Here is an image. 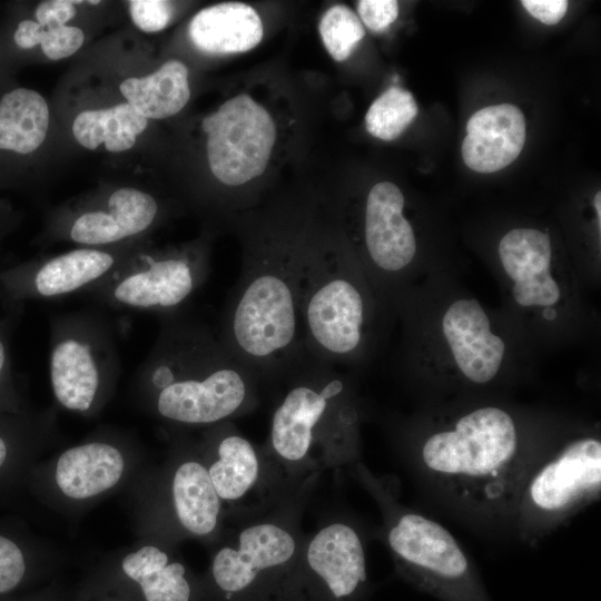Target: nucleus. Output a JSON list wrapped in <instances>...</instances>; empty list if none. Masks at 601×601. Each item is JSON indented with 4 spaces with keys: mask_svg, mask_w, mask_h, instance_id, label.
Returning <instances> with one entry per match:
<instances>
[{
    "mask_svg": "<svg viewBox=\"0 0 601 601\" xmlns=\"http://www.w3.org/2000/svg\"><path fill=\"white\" fill-rule=\"evenodd\" d=\"M275 384L282 390L260 449L272 494L280 500L325 471L359 462V414L346 378L308 354Z\"/></svg>",
    "mask_w": 601,
    "mask_h": 601,
    "instance_id": "nucleus-1",
    "label": "nucleus"
},
{
    "mask_svg": "<svg viewBox=\"0 0 601 601\" xmlns=\"http://www.w3.org/2000/svg\"><path fill=\"white\" fill-rule=\"evenodd\" d=\"M534 459L510 413L483 406L428 434L412 461L455 511L497 526L512 523L519 489Z\"/></svg>",
    "mask_w": 601,
    "mask_h": 601,
    "instance_id": "nucleus-2",
    "label": "nucleus"
},
{
    "mask_svg": "<svg viewBox=\"0 0 601 601\" xmlns=\"http://www.w3.org/2000/svg\"><path fill=\"white\" fill-rule=\"evenodd\" d=\"M307 242L290 230L255 238L221 314L217 336L262 383L275 384L306 355L298 295Z\"/></svg>",
    "mask_w": 601,
    "mask_h": 601,
    "instance_id": "nucleus-3",
    "label": "nucleus"
},
{
    "mask_svg": "<svg viewBox=\"0 0 601 601\" xmlns=\"http://www.w3.org/2000/svg\"><path fill=\"white\" fill-rule=\"evenodd\" d=\"M142 375L165 420L213 426L259 403L260 380L206 325L167 315Z\"/></svg>",
    "mask_w": 601,
    "mask_h": 601,
    "instance_id": "nucleus-4",
    "label": "nucleus"
},
{
    "mask_svg": "<svg viewBox=\"0 0 601 601\" xmlns=\"http://www.w3.org/2000/svg\"><path fill=\"white\" fill-rule=\"evenodd\" d=\"M349 471L377 503L385 544L406 583L439 601H493L472 560L446 528L404 504L391 477L374 474L361 461Z\"/></svg>",
    "mask_w": 601,
    "mask_h": 601,
    "instance_id": "nucleus-5",
    "label": "nucleus"
},
{
    "mask_svg": "<svg viewBox=\"0 0 601 601\" xmlns=\"http://www.w3.org/2000/svg\"><path fill=\"white\" fill-rule=\"evenodd\" d=\"M313 486L262 511L236 516V525L210 565L223 601L285 600L306 536L300 518Z\"/></svg>",
    "mask_w": 601,
    "mask_h": 601,
    "instance_id": "nucleus-6",
    "label": "nucleus"
},
{
    "mask_svg": "<svg viewBox=\"0 0 601 601\" xmlns=\"http://www.w3.org/2000/svg\"><path fill=\"white\" fill-rule=\"evenodd\" d=\"M366 313L351 262L329 240L308 239L298 295L305 353L333 365L356 356L365 338Z\"/></svg>",
    "mask_w": 601,
    "mask_h": 601,
    "instance_id": "nucleus-7",
    "label": "nucleus"
},
{
    "mask_svg": "<svg viewBox=\"0 0 601 601\" xmlns=\"http://www.w3.org/2000/svg\"><path fill=\"white\" fill-rule=\"evenodd\" d=\"M601 442L579 436L550 454L535 456L519 489L512 525L534 545L599 500Z\"/></svg>",
    "mask_w": 601,
    "mask_h": 601,
    "instance_id": "nucleus-8",
    "label": "nucleus"
},
{
    "mask_svg": "<svg viewBox=\"0 0 601 601\" xmlns=\"http://www.w3.org/2000/svg\"><path fill=\"white\" fill-rule=\"evenodd\" d=\"M370 593L363 534L335 518L305 536L284 601H367Z\"/></svg>",
    "mask_w": 601,
    "mask_h": 601,
    "instance_id": "nucleus-9",
    "label": "nucleus"
},
{
    "mask_svg": "<svg viewBox=\"0 0 601 601\" xmlns=\"http://www.w3.org/2000/svg\"><path fill=\"white\" fill-rule=\"evenodd\" d=\"M208 274L200 252L139 253L88 292L110 306L169 315L178 313Z\"/></svg>",
    "mask_w": 601,
    "mask_h": 601,
    "instance_id": "nucleus-10",
    "label": "nucleus"
},
{
    "mask_svg": "<svg viewBox=\"0 0 601 601\" xmlns=\"http://www.w3.org/2000/svg\"><path fill=\"white\" fill-rule=\"evenodd\" d=\"M49 373L56 400L87 412L119 364L109 328L92 315L60 317L51 327Z\"/></svg>",
    "mask_w": 601,
    "mask_h": 601,
    "instance_id": "nucleus-11",
    "label": "nucleus"
},
{
    "mask_svg": "<svg viewBox=\"0 0 601 601\" xmlns=\"http://www.w3.org/2000/svg\"><path fill=\"white\" fill-rule=\"evenodd\" d=\"M207 159L221 184L242 186L266 169L276 141V125L268 110L247 93L225 101L203 119Z\"/></svg>",
    "mask_w": 601,
    "mask_h": 601,
    "instance_id": "nucleus-12",
    "label": "nucleus"
},
{
    "mask_svg": "<svg viewBox=\"0 0 601 601\" xmlns=\"http://www.w3.org/2000/svg\"><path fill=\"white\" fill-rule=\"evenodd\" d=\"M214 426L213 459L205 465L223 505L235 516L269 508L275 500L268 484L260 446H256L229 421Z\"/></svg>",
    "mask_w": 601,
    "mask_h": 601,
    "instance_id": "nucleus-13",
    "label": "nucleus"
},
{
    "mask_svg": "<svg viewBox=\"0 0 601 601\" xmlns=\"http://www.w3.org/2000/svg\"><path fill=\"white\" fill-rule=\"evenodd\" d=\"M124 260L109 250L77 248L35 266L0 272V295L13 302L27 298L51 299L89 290Z\"/></svg>",
    "mask_w": 601,
    "mask_h": 601,
    "instance_id": "nucleus-14",
    "label": "nucleus"
},
{
    "mask_svg": "<svg viewBox=\"0 0 601 601\" xmlns=\"http://www.w3.org/2000/svg\"><path fill=\"white\" fill-rule=\"evenodd\" d=\"M405 198L391 181L375 184L364 209V242L371 265L382 274H396L407 267L416 253V239L403 215Z\"/></svg>",
    "mask_w": 601,
    "mask_h": 601,
    "instance_id": "nucleus-15",
    "label": "nucleus"
},
{
    "mask_svg": "<svg viewBox=\"0 0 601 601\" xmlns=\"http://www.w3.org/2000/svg\"><path fill=\"white\" fill-rule=\"evenodd\" d=\"M443 333L462 374L485 384L497 374L505 352L501 337L490 331V321L476 299H459L445 312Z\"/></svg>",
    "mask_w": 601,
    "mask_h": 601,
    "instance_id": "nucleus-16",
    "label": "nucleus"
},
{
    "mask_svg": "<svg viewBox=\"0 0 601 601\" xmlns=\"http://www.w3.org/2000/svg\"><path fill=\"white\" fill-rule=\"evenodd\" d=\"M505 273L514 282L513 297L521 306H552L561 296L551 276V242L533 228L510 230L499 244Z\"/></svg>",
    "mask_w": 601,
    "mask_h": 601,
    "instance_id": "nucleus-17",
    "label": "nucleus"
},
{
    "mask_svg": "<svg viewBox=\"0 0 601 601\" xmlns=\"http://www.w3.org/2000/svg\"><path fill=\"white\" fill-rule=\"evenodd\" d=\"M525 118L514 105H493L469 119L462 142L465 165L477 173H495L512 164L525 142Z\"/></svg>",
    "mask_w": 601,
    "mask_h": 601,
    "instance_id": "nucleus-18",
    "label": "nucleus"
},
{
    "mask_svg": "<svg viewBox=\"0 0 601 601\" xmlns=\"http://www.w3.org/2000/svg\"><path fill=\"white\" fill-rule=\"evenodd\" d=\"M191 42L213 55L242 53L255 48L264 29L256 10L243 2H224L197 12L188 27Z\"/></svg>",
    "mask_w": 601,
    "mask_h": 601,
    "instance_id": "nucleus-19",
    "label": "nucleus"
},
{
    "mask_svg": "<svg viewBox=\"0 0 601 601\" xmlns=\"http://www.w3.org/2000/svg\"><path fill=\"white\" fill-rule=\"evenodd\" d=\"M124 457L111 444L92 442L65 451L57 463L56 481L69 497L95 496L120 480Z\"/></svg>",
    "mask_w": 601,
    "mask_h": 601,
    "instance_id": "nucleus-20",
    "label": "nucleus"
},
{
    "mask_svg": "<svg viewBox=\"0 0 601 601\" xmlns=\"http://www.w3.org/2000/svg\"><path fill=\"white\" fill-rule=\"evenodd\" d=\"M171 501L177 521L187 533L209 536L219 529L224 505L199 461H185L175 470Z\"/></svg>",
    "mask_w": 601,
    "mask_h": 601,
    "instance_id": "nucleus-21",
    "label": "nucleus"
},
{
    "mask_svg": "<svg viewBox=\"0 0 601 601\" xmlns=\"http://www.w3.org/2000/svg\"><path fill=\"white\" fill-rule=\"evenodd\" d=\"M119 89L147 119H165L178 114L189 100L188 69L181 61L169 60L149 76L124 80Z\"/></svg>",
    "mask_w": 601,
    "mask_h": 601,
    "instance_id": "nucleus-22",
    "label": "nucleus"
},
{
    "mask_svg": "<svg viewBox=\"0 0 601 601\" xmlns=\"http://www.w3.org/2000/svg\"><path fill=\"white\" fill-rule=\"evenodd\" d=\"M49 109L37 91L18 88L0 100V149L30 154L43 142Z\"/></svg>",
    "mask_w": 601,
    "mask_h": 601,
    "instance_id": "nucleus-23",
    "label": "nucleus"
},
{
    "mask_svg": "<svg viewBox=\"0 0 601 601\" xmlns=\"http://www.w3.org/2000/svg\"><path fill=\"white\" fill-rule=\"evenodd\" d=\"M124 572L141 587L146 601H189L191 585L186 568L170 561L166 551L146 545L126 555L121 562Z\"/></svg>",
    "mask_w": 601,
    "mask_h": 601,
    "instance_id": "nucleus-24",
    "label": "nucleus"
},
{
    "mask_svg": "<svg viewBox=\"0 0 601 601\" xmlns=\"http://www.w3.org/2000/svg\"><path fill=\"white\" fill-rule=\"evenodd\" d=\"M147 125L148 119L126 102L80 112L73 120L72 134L85 148L96 149L104 142L107 150L120 152L135 145Z\"/></svg>",
    "mask_w": 601,
    "mask_h": 601,
    "instance_id": "nucleus-25",
    "label": "nucleus"
},
{
    "mask_svg": "<svg viewBox=\"0 0 601 601\" xmlns=\"http://www.w3.org/2000/svg\"><path fill=\"white\" fill-rule=\"evenodd\" d=\"M418 114L413 95L392 86L380 95L365 115L366 130L381 140L396 139Z\"/></svg>",
    "mask_w": 601,
    "mask_h": 601,
    "instance_id": "nucleus-26",
    "label": "nucleus"
},
{
    "mask_svg": "<svg viewBox=\"0 0 601 601\" xmlns=\"http://www.w3.org/2000/svg\"><path fill=\"white\" fill-rule=\"evenodd\" d=\"M105 210L119 226L126 239L147 230L156 220V199L139 189L120 188L108 198Z\"/></svg>",
    "mask_w": 601,
    "mask_h": 601,
    "instance_id": "nucleus-27",
    "label": "nucleus"
},
{
    "mask_svg": "<svg viewBox=\"0 0 601 601\" xmlns=\"http://www.w3.org/2000/svg\"><path fill=\"white\" fill-rule=\"evenodd\" d=\"M318 31L327 52L335 61L346 60L365 37L359 18L344 4H335L323 14Z\"/></svg>",
    "mask_w": 601,
    "mask_h": 601,
    "instance_id": "nucleus-28",
    "label": "nucleus"
},
{
    "mask_svg": "<svg viewBox=\"0 0 601 601\" xmlns=\"http://www.w3.org/2000/svg\"><path fill=\"white\" fill-rule=\"evenodd\" d=\"M83 40L81 29L63 24L43 28L40 46L46 57L59 60L73 55L82 46Z\"/></svg>",
    "mask_w": 601,
    "mask_h": 601,
    "instance_id": "nucleus-29",
    "label": "nucleus"
},
{
    "mask_svg": "<svg viewBox=\"0 0 601 601\" xmlns=\"http://www.w3.org/2000/svg\"><path fill=\"white\" fill-rule=\"evenodd\" d=\"M26 559L18 543L0 534V594L14 590L26 574Z\"/></svg>",
    "mask_w": 601,
    "mask_h": 601,
    "instance_id": "nucleus-30",
    "label": "nucleus"
},
{
    "mask_svg": "<svg viewBox=\"0 0 601 601\" xmlns=\"http://www.w3.org/2000/svg\"><path fill=\"white\" fill-rule=\"evenodd\" d=\"M129 11L136 27L145 32L165 29L173 17V6L162 0H131Z\"/></svg>",
    "mask_w": 601,
    "mask_h": 601,
    "instance_id": "nucleus-31",
    "label": "nucleus"
},
{
    "mask_svg": "<svg viewBox=\"0 0 601 601\" xmlns=\"http://www.w3.org/2000/svg\"><path fill=\"white\" fill-rule=\"evenodd\" d=\"M356 8L361 22L375 32L388 28L398 16V3L395 0H359Z\"/></svg>",
    "mask_w": 601,
    "mask_h": 601,
    "instance_id": "nucleus-32",
    "label": "nucleus"
},
{
    "mask_svg": "<svg viewBox=\"0 0 601 601\" xmlns=\"http://www.w3.org/2000/svg\"><path fill=\"white\" fill-rule=\"evenodd\" d=\"M6 325L0 327V412L16 408L12 371Z\"/></svg>",
    "mask_w": 601,
    "mask_h": 601,
    "instance_id": "nucleus-33",
    "label": "nucleus"
},
{
    "mask_svg": "<svg viewBox=\"0 0 601 601\" xmlns=\"http://www.w3.org/2000/svg\"><path fill=\"white\" fill-rule=\"evenodd\" d=\"M75 1L49 0L41 2L36 10L37 22L43 27L63 26L76 14Z\"/></svg>",
    "mask_w": 601,
    "mask_h": 601,
    "instance_id": "nucleus-34",
    "label": "nucleus"
},
{
    "mask_svg": "<svg viewBox=\"0 0 601 601\" xmlns=\"http://www.w3.org/2000/svg\"><path fill=\"white\" fill-rule=\"evenodd\" d=\"M525 10L544 24H556L562 20L566 10V0H523Z\"/></svg>",
    "mask_w": 601,
    "mask_h": 601,
    "instance_id": "nucleus-35",
    "label": "nucleus"
},
{
    "mask_svg": "<svg viewBox=\"0 0 601 601\" xmlns=\"http://www.w3.org/2000/svg\"><path fill=\"white\" fill-rule=\"evenodd\" d=\"M42 30L43 28L37 21L23 20L18 24L13 40L18 47L30 49L40 45Z\"/></svg>",
    "mask_w": 601,
    "mask_h": 601,
    "instance_id": "nucleus-36",
    "label": "nucleus"
},
{
    "mask_svg": "<svg viewBox=\"0 0 601 601\" xmlns=\"http://www.w3.org/2000/svg\"><path fill=\"white\" fill-rule=\"evenodd\" d=\"M8 455H9V442L7 439V433L0 430V470L6 464Z\"/></svg>",
    "mask_w": 601,
    "mask_h": 601,
    "instance_id": "nucleus-37",
    "label": "nucleus"
},
{
    "mask_svg": "<svg viewBox=\"0 0 601 601\" xmlns=\"http://www.w3.org/2000/svg\"><path fill=\"white\" fill-rule=\"evenodd\" d=\"M601 194L600 191L597 193V195L594 196V207H595V211L598 214V221H599V225L601 224Z\"/></svg>",
    "mask_w": 601,
    "mask_h": 601,
    "instance_id": "nucleus-38",
    "label": "nucleus"
},
{
    "mask_svg": "<svg viewBox=\"0 0 601 601\" xmlns=\"http://www.w3.org/2000/svg\"><path fill=\"white\" fill-rule=\"evenodd\" d=\"M543 316H544V318H546L549 321H552V319L555 318L556 312L553 308H551V306H549V307L544 308Z\"/></svg>",
    "mask_w": 601,
    "mask_h": 601,
    "instance_id": "nucleus-39",
    "label": "nucleus"
},
{
    "mask_svg": "<svg viewBox=\"0 0 601 601\" xmlns=\"http://www.w3.org/2000/svg\"><path fill=\"white\" fill-rule=\"evenodd\" d=\"M3 325H4L3 321L0 319V327L3 326Z\"/></svg>",
    "mask_w": 601,
    "mask_h": 601,
    "instance_id": "nucleus-40",
    "label": "nucleus"
}]
</instances>
